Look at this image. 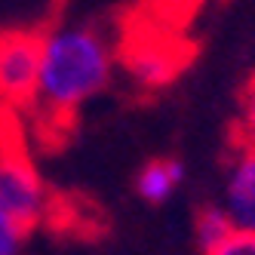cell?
I'll list each match as a JSON object with an SVG mask.
<instances>
[{"mask_svg":"<svg viewBox=\"0 0 255 255\" xmlns=\"http://www.w3.org/2000/svg\"><path fill=\"white\" fill-rule=\"evenodd\" d=\"M225 212L237 228L255 231V151L234 144L225 178Z\"/></svg>","mask_w":255,"mask_h":255,"instance_id":"5","label":"cell"},{"mask_svg":"<svg viewBox=\"0 0 255 255\" xmlns=\"http://www.w3.org/2000/svg\"><path fill=\"white\" fill-rule=\"evenodd\" d=\"M234 144L255 151V74L249 77V83L243 86L240 96V114H237V126H234Z\"/></svg>","mask_w":255,"mask_h":255,"instance_id":"8","label":"cell"},{"mask_svg":"<svg viewBox=\"0 0 255 255\" xmlns=\"http://www.w3.org/2000/svg\"><path fill=\"white\" fill-rule=\"evenodd\" d=\"M181 181H185V166L172 157H160V160H151L141 166V172L135 175V191L141 200L157 206L178 191Z\"/></svg>","mask_w":255,"mask_h":255,"instance_id":"6","label":"cell"},{"mask_svg":"<svg viewBox=\"0 0 255 255\" xmlns=\"http://www.w3.org/2000/svg\"><path fill=\"white\" fill-rule=\"evenodd\" d=\"M43 34L0 31V111H25L34 105L40 77Z\"/></svg>","mask_w":255,"mask_h":255,"instance_id":"3","label":"cell"},{"mask_svg":"<svg viewBox=\"0 0 255 255\" xmlns=\"http://www.w3.org/2000/svg\"><path fill=\"white\" fill-rule=\"evenodd\" d=\"M206 255H255V231L246 228H234L215 249H209Z\"/></svg>","mask_w":255,"mask_h":255,"instance_id":"10","label":"cell"},{"mask_svg":"<svg viewBox=\"0 0 255 255\" xmlns=\"http://www.w3.org/2000/svg\"><path fill=\"white\" fill-rule=\"evenodd\" d=\"M234 228H237V225L231 222V215L225 212V206H212V203L200 206V212H197V218H194L197 246L203 249V255H206L209 249H215L218 243H222Z\"/></svg>","mask_w":255,"mask_h":255,"instance_id":"7","label":"cell"},{"mask_svg":"<svg viewBox=\"0 0 255 255\" xmlns=\"http://www.w3.org/2000/svg\"><path fill=\"white\" fill-rule=\"evenodd\" d=\"M160 9H163V22H172L175 15H191L197 12L200 3H206V0H157Z\"/></svg>","mask_w":255,"mask_h":255,"instance_id":"11","label":"cell"},{"mask_svg":"<svg viewBox=\"0 0 255 255\" xmlns=\"http://www.w3.org/2000/svg\"><path fill=\"white\" fill-rule=\"evenodd\" d=\"M114 49L96 25H65L43 34L40 77L34 96V126L43 138H65L77 111L111 80Z\"/></svg>","mask_w":255,"mask_h":255,"instance_id":"1","label":"cell"},{"mask_svg":"<svg viewBox=\"0 0 255 255\" xmlns=\"http://www.w3.org/2000/svg\"><path fill=\"white\" fill-rule=\"evenodd\" d=\"M0 209L22 222L28 231H37L56 209L49 200V188L28 160L22 141L15 138L0 144Z\"/></svg>","mask_w":255,"mask_h":255,"instance_id":"2","label":"cell"},{"mask_svg":"<svg viewBox=\"0 0 255 255\" xmlns=\"http://www.w3.org/2000/svg\"><path fill=\"white\" fill-rule=\"evenodd\" d=\"M117 56L123 59L126 71L141 86H163L169 83L188 62V49H181L169 34H144L129 31L123 34V43L117 46Z\"/></svg>","mask_w":255,"mask_h":255,"instance_id":"4","label":"cell"},{"mask_svg":"<svg viewBox=\"0 0 255 255\" xmlns=\"http://www.w3.org/2000/svg\"><path fill=\"white\" fill-rule=\"evenodd\" d=\"M31 231L0 209V255H22Z\"/></svg>","mask_w":255,"mask_h":255,"instance_id":"9","label":"cell"}]
</instances>
